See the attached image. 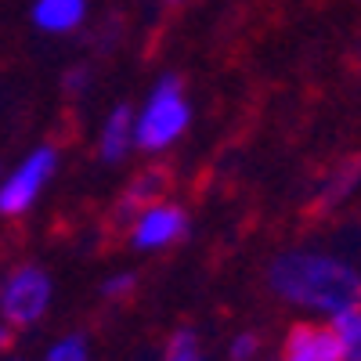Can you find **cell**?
Here are the masks:
<instances>
[{"label": "cell", "mask_w": 361, "mask_h": 361, "mask_svg": "<svg viewBox=\"0 0 361 361\" xmlns=\"http://www.w3.org/2000/svg\"><path fill=\"white\" fill-rule=\"evenodd\" d=\"M54 166H58V152L51 145L37 148L33 156H25V163L15 173H8L4 185H0V214L4 217L25 214V209L37 202V195L44 192V185L51 180Z\"/></svg>", "instance_id": "277c9868"}, {"label": "cell", "mask_w": 361, "mask_h": 361, "mask_svg": "<svg viewBox=\"0 0 361 361\" xmlns=\"http://www.w3.org/2000/svg\"><path fill=\"white\" fill-rule=\"evenodd\" d=\"M361 180V156H350V159H343L336 170H333V177H329V185L318 192V209H329V206H336L340 199H347L350 195V188Z\"/></svg>", "instance_id": "30bf717a"}, {"label": "cell", "mask_w": 361, "mask_h": 361, "mask_svg": "<svg viewBox=\"0 0 361 361\" xmlns=\"http://www.w3.org/2000/svg\"><path fill=\"white\" fill-rule=\"evenodd\" d=\"M267 279L279 296L293 300L300 307L333 314V318L350 307H361V279L333 257L286 253L271 264Z\"/></svg>", "instance_id": "6da1fadb"}, {"label": "cell", "mask_w": 361, "mask_h": 361, "mask_svg": "<svg viewBox=\"0 0 361 361\" xmlns=\"http://www.w3.org/2000/svg\"><path fill=\"white\" fill-rule=\"evenodd\" d=\"M83 11H87L83 0H37L33 22L44 33H69L83 22Z\"/></svg>", "instance_id": "ba28073f"}, {"label": "cell", "mask_w": 361, "mask_h": 361, "mask_svg": "<svg viewBox=\"0 0 361 361\" xmlns=\"http://www.w3.org/2000/svg\"><path fill=\"white\" fill-rule=\"evenodd\" d=\"M127 148H130V105H116V112L105 123V134H102V159L119 163Z\"/></svg>", "instance_id": "9c48e42d"}, {"label": "cell", "mask_w": 361, "mask_h": 361, "mask_svg": "<svg viewBox=\"0 0 361 361\" xmlns=\"http://www.w3.org/2000/svg\"><path fill=\"white\" fill-rule=\"evenodd\" d=\"M173 4H177V0H173Z\"/></svg>", "instance_id": "d6986e66"}, {"label": "cell", "mask_w": 361, "mask_h": 361, "mask_svg": "<svg viewBox=\"0 0 361 361\" xmlns=\"http://www.w3.org/2000/svg\"><path fill=\"white\" fill-rule=\"evenodd\" d=\"M185 127H188V105L180 102V80L163 76V83L156 87V94L137 123V145L141 148H163Z\"/></svg>", "instance_id": "3957f363"}, {"label": "cell", "mask_w": 361, "mask_h": 361, "mask_svg": "<svg viewBox=\"0 0 361 361\" xmlns=\"http://www.w3.org/2000/svg\"><path fill=\"white\" fill-rule=\"evenodd\" d=\"M119 37H123V18H119V15H109V18L102 22V29H98V37H94V47L105 54V51L116 47Z\"/></svg>", "instance_id": "5bb4252c"}, {"label": "cell", "mask_w": 361, "mask_h": 361, "mask_svg": "<svg viewBox=\"0 0 361 361\" xmlns=\"http://www.w3.org/2000/svg\"><path fill=\"white\" fill-rule=\"evenodd\" d=\"M134 286H137L134 275H116V279H109V282L102 286V296H105V300H127V296L134 293Z\"/></svg>", "instance_id": "9a60e30c"}, {"label": "cell", "mask_w": 361, "mask_h": 361, "mask_svg": "<svg viewBox=\"0 0 361 361\" xmlns=\"http://www.w3.org/2000/svg\"><path fill=\"white\" fill-rule=\"evenodd\" d=\"M62 83H66V94H83V87L90 83V73H87L83 66H76V69H69V73H66V80H62Z\"/></svg>", "instance_id": "e0dca14e"}, {"label": "cell", "mask_w": 361, "mask_h": 361, "mask_svg": "<svg viewBox=\"0 0 361 361\" xmlns=\"http://www.w3.org/2000/svg\"><path fill=\"white\" fill-rule=\"evenodd\" d=\"M180 235H185V214L177 206H152V209H145L137 228H134V246L156 250V246H166Z\"/></svg>", "instance_id": "52a82bcc"}, {"label": "cell", "mask_w": 361, "mask_h": 361, "mask_svg": "<svg viewBox=\"0 0 361 361\" xmlns=\"http://www.w3.org/2000/svg\"><path fill=\"white\" fill-rule=\"evenodd\" d=\"M279 361H347V357H343V340L333 322L329 325L300 322L289 329Z\"/></svg>", "instance_id": "5b68a950"}, {"label": "cell", "mask_w": 361, "mask_h": 361, "mask_svg": "<svg viewBox=\"0 0 361 361\" xmlns=\"http://www.w3.org/2000/svg\"><path fill=\"white\" fill-rule=\"evenodd\" d=\"M51 304V279L40 267L22 264L0 286V322H8L11 329L37 325Z\"/></svg>", "instance_id": "7a4b0ae2"}, {"label": "cell", "mask_w": 361, "mask_h": 361, "mask_svg": "<svg viewBox=\"0 0 361 361\" xmlns=\"http://www.w3.org/2000/svg\"><path fill=\"white\" fill-rule=\"evenodd\" d=\"M163 361H202V347H199V336L192 329H177L170 336L166 350H163Z\"/></svg>", "instance_id": "7c38bea8"}, {"label": "cell", "mask_w": 361, "mask_h": 361, "mask_svg": "<svg viewBox=\"0 0 361 361\" xmlns=\"http://www.w3.org/2000/svg\"><path fill=\"white\" fill-rule=\"evenodd\" d=\"M47 361H87V340L83 336H66L47 350Z\"/></svg>", "instance_id": "4fadbf2b"}, {"label": "cell", "mask_w": 361, "mask_h": 361, "mask_svg": "<svg viewBox=\"0 0 361 361\" xmlns=\"http://www.w3.org/2000/svg\"><path fill=\"white\" fill-rule=\"evenodd\" d=\"M333 325H336V333L343 340V357L361 361V307H350V311L336 314Z\"/></svg>", "instance_id": "8fae6325"}, {"label": "cell", "mask_w": 361, "mask_h": 361, "mask_svg": "<svg viewBox=\"0 0 361 361\" xmlns=\"http://www.w3.org/2000/svg\"><path fill=\"white\" fill-rule=\"evenodd\" d=\"M170 185H173V170L163 163V166H148V170H141L130 185H127V192L119 195V206H116V224H130L137 214H145V209H152V206H159V199L170 192Z\"/></svg>", "instance_id": "8992f818"}, {"label": "cell", "mask_w": 361, "mask_h": 361, "mask_svg": "<svg viewBox=\"0 0 361 361\" xmlns=\"http://www.w3.org/2000/svg\"><path fill=\"white\" fill-rule=\"evenodd\" d=\"M257 336L253 333H243V336H235V343H231V361H250L253 354H257Z\"/></svg>", "instance_id": "2e32d148"}, {"label": "cell", "mask_w": 361, "mask_h": 361, "mask_svg": "<svg viewBox=\"0 0 361 361\" xmlns=\"http://www.w3.org/2000/svg\"><path fill=\"white\" fill-rule=\"evenodd\" d=\"M11 343H15V329H11L8 322H0V350L11 347Z\"/></svg>", "instance_id": "ac0fdd59"}]
</instances>
